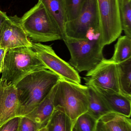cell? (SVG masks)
<instances>
[{
	"instance_id": "19",
	"label": "cell",
	"mask_w": 131,
	"mask_h": 131,
	"mask_svg": "<svg viewBox=\"0 0 131 131\" xmlns=\"http://www.w3.org/2000/svg\"><path fill=\"white\" fill-rule=\"evenodd\" d=\"M131 58V37L124 35L118 38L114 52L111 58L115 63H120Z\"/></svg>"
},
{
	"instance_id": "25",
	"label": "cell",
	"mask_w": 131,
	"mask_h": 131,
	"mask_svg": "<svg viewBox=\"0 0 131 131\" xmlns=\"http://www.w3.org/2000/svg\"><path fill=\"white\" fill-rule=\"evenodd\" d=\"M7 50L6 48L0 47V73H2L3 71L5 58Z\"/></svg>"
},
{
	"instance_id": "7",
	"label": "cell",
	"mask_w": 131,
	"mask_h": 131,
	"mask_svg": "<svg viewBox=\"0 0 131 131\" xmlns=\"http://www.w3.org/2000/svg\"><path fill=\"white\" fill-rule=\"evenodd\" d=\"M92 30L99 35L96 0H83L78 16L66 23L63 40H84Z\"/></svg>"
},
{
	"instance_id": "20",
	"label": "cell",
	"mask_w": 131,
	"mask_h": 131,
	"mask_svg": "<svg viewBox=\"0 0 131 131\" xmlns=\"http://www.w3.org/2000/svg\"><path fill=\"white\" fill-rule=\"evenodd\" d=\"M122 31L131 37V0H119Z\"/></svg>"
},
{
	"instance_id": "11",
	"label": "cell",
	"mask_w": 131,
	"mask_h": 131,
	"mask_svg": "<svg viewBox=\"0 0 131 131\" xmlns=\"http://www.w3.org/2000/svg\"><path fill=\"white\" fill-rule=\"evenodd\" d=\"M18 101L14 85L0 79V126L17 117Z\"/></svg>"
},
{
	"instance_id": "12",
	"label": "cell",
	"mask_w": 131,
	"mask_h": 131,
	"mask_svg": "<svg viewBox=\"0 0 131 131\" xmlns=\"http://www.w3.org/2000/svg\"><path fill=\"white\" fill-rule=\"evenodd\" d=\"M86 85L91 86L95 90L111 112L130 117L131 97L121 93L108 92L93 85Z\"/></svg>"
},
{
	"instance_id": "23",
	"label": "cell",
	"mask_w": 131,
	"mask_h": 131,
	"mask_svg": "<svg viewBox=\"0 0 131 131\" xmlns=\"http://www.w3.org/2000/svg\"><path fill=\"white\" fill-rule=\"evenodd\" d=\"M42 128L39 124L25 117H20L18 131H38Z\"/></svg>"
},
{
	"instance_id": "6",
	"label": "cell",
	"mask_w": 131,
	"mask_h": 131,
	"mask_svg": "<svg viewBox=\"0 0 131 131\" xmlns=\"http://www.w3.org/2000/svg\"><path fill=\"white\" fill-rule=\"evenodd\" d=\"M98 39L102 47L110 44L122 31L119 0H96Z\"/></svg>"
},
{
	"instance_id": "2",
	"label": "cell",
	"mask_w": 131,
	"mask_h": 131,
	"mask_svg": "<svg viewBox=\"0 0 131 131\" xmlns=\"http://www.w3.org/2000/svg\"><path fill=\"white\" fill-rule=\"evenodd\" d=\"M21 22L28 37L36 43L62 40L59 30L40 0L21 18Z\"/></svg>"
},
{
	"instance_id": "14",
	"label": "cell",
	"mask_w": 131,
	"mask_h": 131,
	"mask_svg": "<svg viewBox=\"0 0 131 131\" xmlns=\"http://www.w3.org/2000/svg\"><path fill=\"white\" fill-rule=\"evenodd\" d=\"M44 5L52 19L59 30L62 40L65 27L68 21L65 0H40Z\"/></svg>"
},
{
	"instance_id": "22",
	"label": "cell",
	"mask_w": 131,
	"mask_h": 131,
	"mask_svg": "<svg viewBox=\"0 0 131 131\" xmlns=\"http://www.w3.org/2000/svg\"><path fill=\"white\" fill-rule=\"evenodd\" d=\"M83 0H65L68 21L78 16Z\"/></svg>"
},
{
	"instance_id": "26",
	"label": "cell",
	"mask_w": 131,
	"mask_h": 131,
	"mask_svg": "<svg viewBox=\"0 0 131 131\" xmlns=\"http://www.w3.org/2000/svg\"><path fill=\"white\" fill-rule=\"evenodd\" d=\"M94 131H109L105 125L100 120H98Z\"/></svg>"
},
{
	"instance_id": "17",
	"label": "cell",
	"mask_w": 131,
	"mask_h": 131,
	"mask_svg": "<svg viewBox=\"0 0 131 131\" xmlns=\"http://www.w3.org/2000/svg\"><path fill=\"white\" fill-rule=\"evenodd\" d=\"M86 86L88 89L87 112L97 120H99L105 115L110 112V111L95 90L91 86Z\"/></svg>"
},
{
	"instance_id": "21",
	"label": "cell",
	"mask_w": 131,
	"mask_h": 131,
	"mask_svg": "<svg viewBox=\"0 0 131 131\" xmlns=\"http://www.w3.org/2000/svg\"><path fill=\"white\" fill-rule=\"evenodd\" d=\"M98 121L87 111L76 119L74 127L77 131H94Z\"/></svg>"
},
{
	"instance_id": "8",
	"label": "cell",
	"mask_w": 131,
	"mask_h": 131,
	"mask_svg": "<svg viewBox=\"0 0 131 131\" xmlns=\"http://www.w3.org/2000/svg\"><path fill=\"white\" fill-rule=\"evenodd\" d=\"M32 48L47 69L58 75L62 79L80 84V77L78 72L68 63L57 55L51 46L32 42Z\"/></svg>"
},
{
	"instance_id": "5",
	"label": "cell",
	"mask_w": 131,
	"mask_h": 131,
	"mask_svg": "<svg viewBox=\"0 0 131 131\" xmlns=\"http://www.w3.org/2000/svg\"><path fill=\"white\" fill-rule=\"evenodd\" d=\"M64 41L70 54L68 63L78 72L90 71L105 59L104 47L101 45L98 37Z\"/></svg>"
},
{
	"instance_id": "28",
	"label": "cell",
	"mask_w": 131,
	"mask_h": 131,
	"mask_svg": "<svg viewBox=\"0 0 131 131\" xmlns=\"http://www.w3.org/2000/svg\"><path fill=\"white\" fill-rule=\"evenodd\" d=\"M38 131H47V128H46V127H44L42 128H41Z\"/></svg>"
},
{
	"instance_id": "9",
	"label": "cell",
	"mask_w": 131,
	"mask_h": 131,
	"mask_svg": "<svg viewBox=\"0 0 131 131\" xmlns=\"http://www.w3.org/2000/svg\"><path fill=\"white\" fill-rule=\"evenodd\" d=\"M85 85H92L108 92L120 93L118 83L117 64L104 59L84 78Z\"/></svg>"
},
{
	"instance_id": "10",
	"label": "cell",
	"mask_w": 131,
	"mask_h": 131,
	"mask_svg": "<svg viewBox=\"0 0 131 131\" xmlns=\"http://www.w3.org/2000/svg\"><path fill=\"white\" fill-rule=\"evenodd\" d=\"M32 42L21 24L17 15L8 16L1 31L0 47L7 50L21 47H32Z\"/></svg>"
},
{
	"instance_id": "16",
	"label": "cell",
	"mask_w": 131,
	"mask_h": 131,
	"mask_svg": "<svg viewBox=\"0 0 131 131\" xmlns=\"http://www.w3.org/2000/svg\"><path fill=\"white\" fill-rule=\"evenodd\" d=\"M109 131H131L130 117L110 112L100 118Z\"/></svg>"
},
{
	"instance_id": "13",
	"label": "cell",
	"mask_w": 131,
	"mask_h": 131,
	"mask_svg": "<svg viewBox=\"0 0 131 131\" xmlns=\"http://www.w3.org/2000/svg\"><path fill=\"white\" fill-rule=\"evenodd\" d=\"M57 83L44 99L25 117L39 124L42 128L45 127L54 109V98Z\"/></svg>"
},
{
	"instance_id": "1",
	"label": "cell",
	"mask_w": 131,
	"mask_h": 131,
	"mask_svg": "<svg viewBox=\"0 0 131 131\" xmlns=\"http://www.w3.org/2000/svg\"><path fill=\"white\" fill-rule=\"evenodd\" d=\"M61 78L48 69L29 73L14 85L18 105L17 117L31 112L50 93Z\"/></svg>"
},
{
	"instance_id": "24",
	"label": "cell",
	"mask_w": 131,
	"mask_h": 131,
	"mask_svg": "<svg viewBox=\"0 0 131 131\" xmlns=\"http://www.w3.org/2000/svg\"><path fill=\"white\" fill-rule=\"evenodd\" d=\"M20 117H16L0 126V131H18Z\"/></svg>"
},
{
	"instance_id": "29",
	"label": "cell",
	"mask_w": 131,
	"mask_h": 131,
	"mask_svg": "<svg viewBox=\"0 0 131 131\" xmlns=\"http://www.w3.org/2000/svg\"><path fill=\"white\" fill-rule=\"evenodd\" d=\"M72 131H77L76 130V129H75V128L74 127H73V129H72Z\"/></svg>"
},
{
	"instance_id": "3",
	"label": "cell",
	"mask_w": 131,
	"mask_h": 131,
	"mask_svg": "<svg viewBox=\"0 0 131 131\" xmlns=\"http://www.w3.org/2000/svg\"><path fill=\"white\" fill-rule=\"evenodd\" d=\"M47 69L32 48L21 47L7 50L1 79L15 85L33 72Z\"/></svg>"
},
{
	"instance_id": "18",
	"label": "cell",
	"mask_w": 131,
	"mask_h": 131,
	"mask_svg": "<svg viewBox=\"0 0 131 131\" xmlns=\"http://www.w3.org/2000/svg\"><path fill=\"white\" fill-rule=\"evenodd\" d=\"M120 92L131 97V58L117 64Z\"/></svg>"
},
{
	"instance_id": "4",
	"label": "cell",
	"mask_w": 131,
	"mask_h": 131,
	"mask_svg": "<svg viewBox=\"0 0 131 131\" xmlns=\"http://www.w3.org/2000/svg\"><path fill=\"white\" fill-rule=\"evenodd\" d=\"M88 89L86 85L60 79L54 98L55 107L59 106L74 122L88 111Z\"/></svg>"
},
{
	"instance_id": "27",
	"label": "cell",
	"mask_w": 131,
	"mask_h": 131,
	"mask_svg": "<svg viewBox=\"0 0 131 131\" xmlns=\"http://www.w3.org/2000/svg\"><path fill=\"white\" fill-rule=\"evenodd\" d=\"M8 16L5 12L2 11L0 9V37H1V31L3 24L7 18Z\"/></svg>"
},
{
	"instance_id": "15",
	"label": "cell",
	"mask_w": 131,
	"mask_h": 131,
	"mask_svg": "<svg viewBox=\"0 0 131 131\" xmlns=\"http://www.w3.org/2000/svg\"><path fill=\"white\" fill-rule=\"evenodd\" d=\"M74 124L63 108L56 106L45 127L47 131H72Z\"/></svg>"
}]
</instances>
